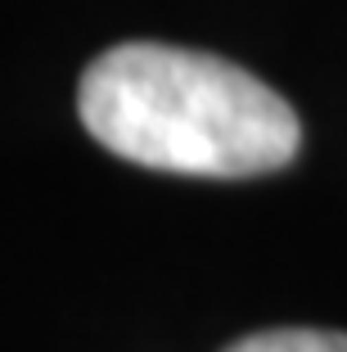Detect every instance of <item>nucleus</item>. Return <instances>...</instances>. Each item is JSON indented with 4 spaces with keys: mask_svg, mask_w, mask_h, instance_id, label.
<instances>
[{
    "mask_svg": "<svg viewBox=\"0 0 347 352\" xmlns=\"http://www.w3.org/2000/svg\"><path fill=\"white\" fill-rule=\"evenodd\" d=\"M77 113L109 154L176 176H266L302 145L284 95L230 59L163 41L104 50L77 82Z\"/></svg>",
    "mask_w": 347,
    "mask_h": 352,
    "instance_id": "f257e3e1",
    "label": "nucleus"
},
{
    "mask_svg": "<svg viewBox=\"0 0 347 352\" xmlns=\"http://www.w3.org/2000/svg\"><path fill=\"white\" fill-rule=\"evenodd\" d=\"M225 352H347L343 330H306V325H284V330H257L248 339L230 343Z\"/></svg>",
    "mask_w": 347,
    "mask_h": 352,
    "instance_id": "f03ea898",
    "label": "nucleus"
}]
</instances>
